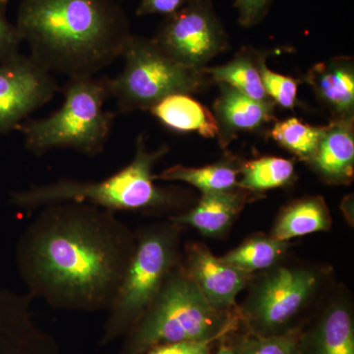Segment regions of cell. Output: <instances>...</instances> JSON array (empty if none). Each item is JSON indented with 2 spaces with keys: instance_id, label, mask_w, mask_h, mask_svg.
<instances>
[{
  "instance_id": "cell-2",
  "label": "cell",
  "mask_w": 354,
  "mask_h": 354,
  "mask_svg": "<svg viewBox=\"0 0 354 354\" xmlns=\"http://www.w3.org/2000/svg\"><path fill=\"white\" fill-rule=\"evenodd\" d=\"M15 25L32 59L68 77L95 75L113 64L131 36L114 0H21Z\"/></svg>"
},
{
  "instance_id": "cell-27",
  "label": "cell",
  "mask_w": 354,
  "mask_h": 354,
  "mask_svg": "<svg viewBox=\"0 0 354 354\" xmlns=\"http://www.w3.org/2000/svg\"><path fill=\"white\" fill-rule=\"evenodd\" d=\"M9 0H0V64L11 59L19 53L21 39L17 27L7 19Z\"/></svg>"
},
{
  "instance_id": "cell-25",
  "label": "cell",
  "mask_w": 354,
  "mask_h": 354,
  "mask_svg": "<svg viewBox=\"0 0 354 354\" xmlns=\"http://www.w3.org/2000/svg\"><path fill=\"white\" fill-rule=\"evenodd\" d=\"M302 330L301 327H298L285 334L270 337L246 332L228 344L236 354H297Z\"/></svg>"
},
{
  "instance_id": "cell-13",
  "label": "cell",
  "mask_w": 354,
  "mask_h": 354,
  "mask_svg": "<svg viewBox=\"0 0 354 354\" xmlns=\"http://www.w3.org/2000/svg\"><path fill=\"white\" fill-rule=\"evenodd\" d=\"M220 86V95L214 104L213 113L218 123V139L227 148L241 133L256 132L274 122L276 104L256 101L225 84Z\"/></svg>"
},
{
  "instance_id": "cell-4",
  "label": "cell",
  "mask_w": 354,
  "mask_h": 354,
  "mask_svg": "<svg viewBox=\"0 0 354 354\" xmlns=\"http://www.w3.org/2000/svg\"><path fill=\"white\" fill-rule=\"evenodd\" d=\"M239 310L212 306L183 265L174 268L118 354H145L160 344L227 339L241 324Z\"/></svg>"
},
{
  "instance_id": "cell-10",
  "label": "cell",
  "mask_w": 354,
  "mask_h": 354,
  "mask_svg": "<svg viewBox=\"0 0 354 354\" xmlns=\"http://www.w3.org/2000/svg\"><path fill=\"white\" fill-rule=\"evenodd\" d=\"M60 91L50 71L21 55L0 64V135L17 129L26 118Z\"/></svg>"
},
{
  "instance_id": "cell-6",
  "label": "cell",
  "mask_w": 354,
  "mask_h": 354,
  "mask_svg": "<svg viewBox=\"0 0 354 354\" xmlns=\"http://www.w3.org/2000/svg\"><path fill=\"white\" fill-rule=\"evenodd\" d=\"M180 225L156 223L139 230L134 251L109 307L102 346L125 337L158 297L169 272L180 263Z\"/></svg>"
},
{
  "instance_id": "cell-3",
  "label": "cell",
  "mask_w": 354,
  "mask_h": 354,
  "mask_svg": "<svg viewBox=\"0 0 354 354\" xmlns=\"http://www.w3.org/2000/svg\"><path fill=\"white\" fill-rule=\"evenodd\" d=\"M162 145L149 151L145 135L136 140L134 158L127 167L100 181L60 178L43 185L13 191L10 203L25 211L41 209L57 203H85L108 211L158 212L176 208L180 195L155 184L153 167L169 153Z\"/></svg>"
},
{
  "instance_id": "cell-28",
  "label": "cell",
  "mask_w": 354,
  "mask_h": 354,
  "mask_svg": "<svg viewBox=\"0 0 354 354\" xmlns=\"http://www.w3.org/2000/svg\"><path fill=\"white\" fill-rule=\"evenodd\" d=\"M239 22L243 27H253L262 22L269 12L272 0H234Z\"/></svg>"
},
{
  "instance_id": "cell-17",
  "label": "cell",
  "mask_w": 354,
  "mask_h": 354,
  "mask_svg": "<svg viewBox=\"0 0 354 354\" xmlns=\"http://www.w3.org/2000/svg\"><path fill=\"white\" fill-rule=\"evenodd\" d=\"M251 196H255V193L241 187L223 192L204 193L194 208L171 216V221L180 227L188 225L195 228L206 236L218 237L232 227Z\"/></svg>"
},
{
  "instance_id": "cell-26",
  "label": "cell",
  "mask_w": 354,
  "mask_h": 354,
  "mask_svg": "<svg viewBox=\"0 0 354 354\" xmlns=\"http://www.w3.org/2000/svg\"><path fill=\"white\" fill-rule=\"evenodd\" d=\"M264 55L261 58L259 71L261 80L264 86L266 94L274 104L286 109L297 106L298 81L290 76L276 73L268 67Z\"/></svg>"
},
{
  "instance_id": "cell-1",
  "label": "cell",
  "mask_w": 354,
  "mask_h": 354,
  "mask_svg": "<svg viewBox=\"0 0 354 354\" xmlns=\"http://www.w3.org/2000/svg\"><path fill=\"white\" fill-rule=\"evenodd\" d=\"M41 209L16 244L27 295L55 309L108 311L131 259L134 232L113 212L85 203Z\"/></svg>"
},
{
  "instance_id": "cell-29",
  "label": "cell",
  "mask_w": 354,
  "mask_h": 354,
  "mask_svg": "<svg viewBox=\"0 0 354 354\" xmlns=\"http://www.w3.org/2000/svg\"><path fill=\"white\" fill-rule=\"evenodd\" d=\"M215 341L179 342L160 344L145 354H213Z\"/></svg>"
},
{
  "instance_id": "cell-5",
  "label": "cell",
  "mask_w": 354,
  "mask_h": 354,
  "mask_svg": "<svg viewBox=\"0 0 354 354\" xmlns=\"http://www.w3.org/2000/svg\"><path fill=\"white\" fill-rule=\"evenodd\" d=\"M62 93L64 104L57 111L17 128L26 149L36 156L57 149H71L90 157L99 155L111 137L115 116L104 108L111 97L109 77H69Z\"/></svg>"
},
{
  "instance_id": "cell-24",
  "label": "cell",
  "mask_w": 354,
  "mask_h": 354,
  "mask_svg": "<svg viewBox=\"0 0 354 354\" xmlns=\"http://www.w3.org/2000/svg\"><path fill=\"white\" fill-rule=\"evenodd\" d=\"M323 127H313L297 118L274 121L269 135L276 143L299 160L308 162L322 135Z\"/></svg>"
},
{
  "instance_id": "cell-11",
  "label": "cell",
  "mask_w": 354,
  "mask_h": 354,
  "mask_svg": "<svg viewBox=\"0 0 354 354\" xmlns=\"http://www.w3.org/2000/svg\"><path fill=\"white\" fill-rule=\"evenodd\" d=\"M32 300L0 288V354H60L55 337L35 320Z\"/></svg>"
},
{
  "instance_id": "cell-30",
  "label": "cell",
  "mask_w": 354,
  "mask_h": 354,
  "mask_svg": "<svg viewBox=\"0 0 354 354\" xmlns=\"http://www.w3.org/2000/svg\"><path fill=\"white\" fill-rule=\"evenodd\" d=\"M190 0H141L136 14L138 16L164 15L176 13Z\"/></svg>"
},
{
  "instance_id": "cell-12",
  "label": "cell",
  "mask_w": 354,
  "mask_h": 354,
  "mask_svg": "<svg viewBox=\"0 0 354 354\" xmlns=\"http://www.w3.org/2000/svg\"><path fill=\"white\" fill-rule=\"evenodd\" d=\"M185 251L184 269L207 301L216 309H237V295L251 283L253 274L216 257L204 244L188 243Z\"/></svg>"
},
{
  "instance_id": "cell-21",
  "label": "cell",
  "mask_w": 354,
  "mask_h": 354,
  "mask_svg": "<svg viewBox=\"0 0 354 354\" xmlns=\"http://www.w3.org/2000/svg\"><path fill=\"white\" fill-rule=\"evenodd\" d=\"M241 164L225 160L203 167H188L176 165L156 176V180L183 181L204 193L234 190L239 186Z\"/></svg>"
},
{
  "instance_id": "cell-18",
  "label": "cell",
  "mask_w": 354,
  "mask_h": 354,
  "mask_svg": "<svg viewBox=\"0 0 354 354\" xmlns=\"http://www.w3.org/2000/svg\"><path fill=\"white\" fill-rule=\"evenodd\" d=\"M165 127L178 133L197 132L205 138L218 136V123L213 111L190 95H169L150 109Z\"/></svg>"
},
{
  "instance_id": "cell-22",
  "label": "cell",
  "mask_w": 354,
  "mask_h": 354,
  "mask_svg": "<svg viewBox=\"0 0 354 354\" xmlns=\"http://www.w3.org/2000/svg\"><path fill=\"white\" fill-rule=\"evenodd\" d=\"M288 241L265 234L249 237L241 245L225 254L221 259L241 271L254 274L278 265L288 250Z\"/></svg>"
},
{
  "instance_id": "cell-23",
  "label": "cell",
  "mask_w": 354,
  "mask_h": 354,
  "mask_svg": "<svg viewBox=\"0 0 354 354\" xmlns=\"http://www.w3.org/2000/svg\"><path fill=\"white\" fill-rule=\"evenodd\" d=\"M295 174L293 160L272 156L255 158L242 162L239 186L257 194L288 185L292 181Z\"/></svg>"
},
{
  "instance_id": "cell-7",
  "label": "cell",
  "mask_w": 354,
  "mask_h": 354,
  "mask_svg": "<svg viewBox=\"0 0 354 354\" xmlns=\"http://www.w3.org/2000/svg\"><path fill=\"white\" fill-rule=\"evenodd\" d=\"M121 57L122 72L109 78L111 97L116 100L120 113L150 111L169 95H192L212 84L204 69L179 64L153 38L131 34Z\"/></svg>"
},
{
  "instance_id": "cell-16",
  "label": "cell",
  "mask_w": 354,
  "mask_h": 354,
  "mask_svg": "<svg viewBox=\"0 0 354 354\" xmlns=\"http://www.w3.org/2000/svg\"><path fill=\"white\" fill-rule=\"evenodd\" d=\"M304 82L318 101L329 109L333 120L354 118V64L353 57H335L319 62L307 72Z\"/></svg>"
},
{
  "instance_id": "cell-14",
  "label": "cell",
  "mask_w": 354,
  "mask_h": 354,
  "mask_svg": "<svg viewBox=\"0 0 354 354\" xmlns=\"http://www.w3.org/2000/svg\"><path fill=\"white\" fill-rule=\"evenodd\" d=\"M322 180L348 185L354 176V118L332 120L323 127L315 153L307 162Z\"/></svg>"
},
{
  "instance_id": "cell-9",
  "label": "cell",
  "mask_w": 354,
  "mask_h": 354,
  "mask_svg": "<svg viewBox=\"0 0 354 354\" xmlns=\"http://www.w3.org/2000/svg\"><path fill=\"white\" fill-rule=\"evenodd\" d=\"M153 39L167 55L195 70L206 68L209 62L228 48L227 32L211 0H190L165 18Z\"/></svg>"
},
{
  "instance_id": "cell-8",
  "label": "cell",
  "mask_w": 354,
  "mask_h": 354,
  "mask_svg": "<svg viewBox=\"0 0 354 354\" xmlns=\"http://www.w3.org/2000/svg\"><path fill=\"white\" fill-rule=\"evenodd\" d=\"M251 286L239 310L241 322L251 334L270 337L297 329L295 320L322 281V274L304 267L274 266Z\"/></svg>"
},
{
  "instance_id": "cell-15",
  "label": "cell",
  "mask_w": 354,
  "mask_h": 354,
  "mask_svg": "<svg viewBox=\"0 0 354 354\" xmlns=\"http://www.w3.org/2000/svg\"><path fill=\"white\" fill-rule=\"evenodd\" d=\"M297 354H354V320L346 300L330 301L308 330H302Z\"/></svg>"
},
{
  "instance_id": "cell-20",
  "label": "cell",
  "mask_w": 354,
  "mask_h": 354,
  "mask_svg": "<svg viewBox=\"0 0 354 354\" xmlns=\"http://www.w3.org/2000/svg\"><path fill=\"white\" fill-rule=\"evenodd\" d=\"M332 218L325 200L321 196L305 197L291 203L279 214L272 236L281 241L295 237L326 232Z\"/></svg>"
},
{
  "instance_id": "cell-31",
  "label": "cell",
  "mask_w": 354,
  "mask_h": 354,
  "mask_svg": "<svg viewBox=\"0 0 354 354\" xmlns=\"http://www.w3.org/2000/svg\"><path fill=\"white\" fill-rule=\"evenodd\" d=\"M215 354H236L230 344L227 342V339H221L220 346H218V351Z\"/></svg>"
},
{
  "instance_id": "cell-19",
  "label": "cell",
  "mask_w": 354,
  "mask_h": 354,
  "mask_svg": "<svg viewBox=\"0 0 354 354\" xmlns=\"http://www.w3.org/2000/svg\"><path fill=\"white\" fill-rule=\"evenodd\" d=\"M264 55L263 51L243 48L228 64L206 67L204 72L211 83L225 84L256 101L272 102L261 80L259 64Z\"/></svg>"
}]
</instances>
